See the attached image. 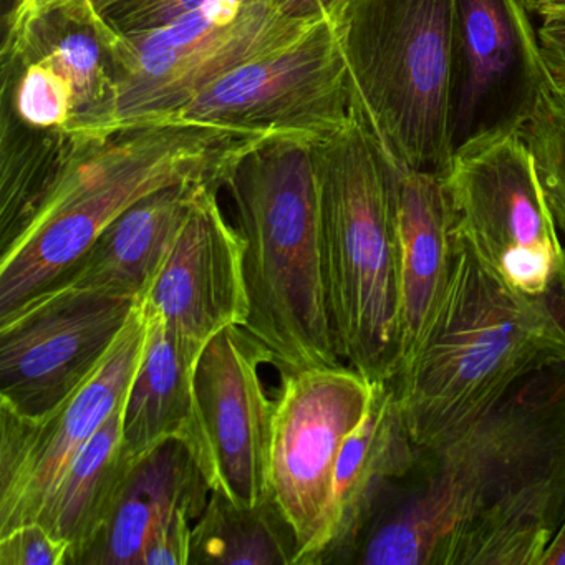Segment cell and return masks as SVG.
<instances>
[{"mask_svg": "<svg viewBox=\"0 0 565 565\" xmlns=\"http://www.w3.org/2000/svg\"><path fill=\"white\" fill-rule=\"evenodd\" d=\"M299 539L276 499L243 508L211 492L191 532L190 565H296Z\"/></svg>", "mask_w": 565, "mask_h": 565, "instance_id": "cell-22", "label": "cell"}, {"mask_svg": "<svg viewBox=\"0 0 565 565\" xmlns=\"http://www.w3.org/2000/svg\"><path fill=\"white\" fill-rule=\"evenodd\" d=\"M565 518V363L468 428L418 448L337 565H539Z\"/></svg>", "mask_w": 565, "mask_h": 565, "instance_id": "cell-1", "label": "cell"}, {"mask_svg": "<svg viewBox=\"0 0 565 565\" xmlns=\"http://www.w3.org/2000/svg\"><path fill=\"white\" fill-rule=\"evenodd\" d=\"M519 2L524 6V9L529 14L535 15L537 14L539 9H541V6L544 4L545 0H519Z\"/></svg>", "mask_w": 565, "mask_h": 565, "instance_id": "cell-33", "label": "cell"}, {"mask_svg": "<svg viewBox=\"0 0 565 565\" xmlns=\"http://www.w3.org/2000/svg\"><path fill=\"white\" fill-rule=\"evenodd\" d=\"M269 350L243 326L221 330L201 350L193 375V416L186 445L211 491L254 508L270 492V445L276 402L260 366Z\"/></svg>", "mask_w": 565, "mask_h": 565, "instance_id": "cell-10", "label": "cell"}, {"mask_svg": "<svg viewBox=\"0 0 565 565\" xmlns=\"http://www.w3.org/2000/svg\"><path fill=\"white\" fill-rule=\"evenodd\" d=\"M332 24L356 117L399 170L445 173L455 0H343Z\"/></svg>", "mask_w": 565, "mask_h": 565, "instance_id": "cell-6", "label": "cell"}, {"mask_svg": "<svg viewBox=\"0 0 565 565\" xmlns=\"http://www.w3.org/2000/svg\"><path fill=\"white\" fill-rule=\"evenodd\" d=\"M135 462L124 445L121 405L75 456L35 519L71 545V565L104 527Z\"/></svg>", "mask_w": 565, "mask_h": 565, "instance_id": "cell-21", "label": "cell"}, {"mask_svg": "<svg viewBox=\"0 0 565 565\" xmlns=\"http://www.w3.org/2000/svg\"><path fill=\"white\" fill-rule=\"evenodd\" d=\"M147 332L141 300L97 372L52 412L31 418L0 405V535L38 519L75 456L124 405Z\"/></svg>", "mask_w": 565, "mask_h": 565, "instance_id": "cell-13", "label": "cell"}, {"mask_svg": "<svg viewBox=\"0 0 565 565\" xmlns=\"http://www.w3.org/2000/svg\"><path fill=\"white\" fill-rule=\"evenodd\" d=\"M274 399L270 492L299 539L306 565L322 537L337 461L362 422L373 382L345 363L280 373Z\"/></svg>", "mask_w": 565, "mask_h": 565, "instance_id": "cell-11", "label": "cell"}, {"mask_svg": "<svg viewBox=\"0 0 565 565\" xmlns=\"http://www.w3.org/2000/svg\"><path fill=\"white\" fill-rule=\"evenodd\" d=\"M539 565H565V518L552 541L548 542Z\"/></svg>", "mask_w": 565, "mask_h": 565, "instance_id": "cell-31", "label": "cell"}, {"mask_svg": "<svg viewBox=\"0 0 565 565\" xmlns=\"http://www.w3.org/2000/svg\"><path fill=\"white\" fill-rule=\"evenodd\" d=\"M2 107L38 130H65L77 114V94L71 78L41 55L2 57Z\"/></svg>", "mask_w": 565, "mask_h": 565, "instance_id": "cell-23", "label": "cell"}, {"mask_svg": "<svg viewBox=\"0 0 565 565\" xmlns=\"http://www.w3.org/2000/svg\"><path fill=\"white\" fill-rule=\"evenodd\" d=\"M211 492L190 446L163 443L135 462L114 511L75 565H140L154 529L181 511L200 518Z\"/></svg>", "mask_w": 565, "mask_h": 565, "instance_id": "cell-19", "label": "cell"}, {"mask_svg": "<svg viewBox=\"0 0 565 565\" xmlns=\"http://www.w3.org/2000/svg\"><path fill=\"white\" fill-rule=\"evenodd\" d=\"M313 141L267 138L227 171L246 241V327L280 373L339 365L330 317Z\"/></svg>", "mask_w": 565, "mask_h": 565, "instance_id": "cell-4", "label": "cell"}, {"mask_svg": "<svg viewBox=\"0 0 565 565\" xmlns=\"http://www.w3.org/2000/svg\"><path fill=\"white\" fill-rule=\"evenodd\" d=\"M196 519L190 512H178L154 529L141 554L140 565H190L191 532Z\"/></svg>", "mask_w": 565, "mask_h": 565, "instance_id": "cell-27", "label": "cell"}, {"mask_svg": "<svg viewBox=\"0 0 565 565\" xmlns=\"http://www.w3.org/2000/svg\"><path fill=\"white\" fill-rule=\"evenodd\" d=\"M217 186H206L145 296L174 333L203 349L221 330L246 326V241L224 216Z\"/></svg>", "mask_w": 565, "mask_h": 565, "instance_id": "cell-15", "label": "cell"}, {"mask_svg": "<svg viewBox=\"0 0 565 565\" xmlns=\"http://www.w3.org/2000/svg\"><path fill=\"white\" fill-rule=\"evenodd\" d=\"M145 309L147 343L124 403V445L135 461L170 439L186 441L194 366L203 350L174 333L147 302Z\"/></svg>", "mask_w": 565, "mask_h": 565, "instance_id": "cell-20", "label": "cell"}, {"mask_svg": "<svg viewBox=\"0 0 565 565\" xmlns=\"http://www.w3.org/2000/svg\"><path fill=\"white\" fill-rule=\"evenodd\" d=\"M545 203L565 236V97L547 85L521 128Z\"/></svg>", "mask_w": 565, "mask_h": 565, "instance_id": "cell-24", "label": "cell"}, {"mask_svg": "<svg viewBox=\"0 0 565 565\" xmlns=\"http://www.w3.org/2000/svg\"><path fill=\"white\" fill-rule=\"evenodd\" d=\"M206 186L216 184L186 181L148 194L111 223L78 263L42 292L95 290L145 299L194 201Z\"/></svg>", "mask_w": 565, "mask_h": 565, "instance_id": "cell-16", "label": "cell"}, {"mask_svg": "<svg viewBox=\"0 0 565 565\" xmlns=\"http://www.w3.org/2000/svg\"><path fill=\"white\" fill-rule=\"evenodd\" d=\"M319 22L287 0H211L157 31L121 38L110 98L71 135L163 124L224 75L292 44Z\"/></svg>", "mask_w": 565, "mask_h": 565, "instance_id": "cell-7", "label": "cell"}, {"mask_svg": "<svg viewBox=\"0 0 565 565\" xmlns=\"http://www.w3.org/2000/svg\"><path fill=\"white\" fill-rule=\"evenodd\" d=\"M61 11H81L85 14L102 18L90 0H19L12 14L9 15L6 29L4 49L15 47L24 41L25 35L41 19Z\"/></svg>", "mask_w": 565, "mask_h": 565, "instance_id": "cell-28", "label": "cell"}, {"mask_svg": "<svg viewBox=\"0 0 565 565\" xmlns=\"http://www.w3.org/2000/svg\"><path fill=\"white\" fill-rule=\"evenodd\" d=\"M327 290L343 363L386 382L402 363L399 170L356 117L313 141Z\"/></svg>", "mask_w": 565, "mask_h": 565, "instance_id": "cell-5", "label": "cell"}, {"mask_svg": "<svg viewBox=\"0 0 565 565\" xmlns=\"http://www.w3.org/2000/svg\"><path fill=\"white\" fill-rule=\"evenodd\" d=\"M90 2L92 6H94L95 11H97L98 14L102 15V12H104L105 9H107L108 6H110L111 2H114V0H90Z\"/></svg>", "mask_w": 565, "mask_h": 565, "instance_id": "cell-34", "label": "cell"}, {"mask_svg": "<svg viewBox=\"0 0 565 565\" xmlns=\"http://www.w3.org/2000/svg\"><path fill=\"white\" fill-rule=\"evenodd\" d=\"M519 0H455L449 145L521 130L548 77L539 31Z\"/></svg>", "mask_w": 565, "mask_h": 565, "instance_id": "cell-14", "label": "cell"}, {"mask_svg": "<svg viewBox=\"0 0 565 565\" xmlns=\"http://www.w3.org/2000/svg\"><path fill=\"white\" fill-rule=\"evenodd\" d=\"M537 31L548 84L565 97V19L542 21Z\"/></svg>", "mask_w": 565, "mask_h": 565, "instance_id": "cell-29", "label": "cell"}, {"mask_svg": "<svg viewBox=\"0 0 565 565\" xmlns=\"http://www.w3.org/2000/svg\"><path fill=\"white\" fill-rule=\"evenodd\" d=\"M211 0H114L102 18L121 38L164 28Z\"/></svg>", "mask_w": 565, "mask_h": 565, "instance_id": "cell-25", "label": "cell"}, {"mask_svg": "<svg viewBox=\"0 0 565 565\" xmlns=\"http://www.w3.org/2000/svg\"><path fill=\"white\" fill-rule=\"evenodd\" d=\"M396 233L403 363L441 303L458 257V233L441 173L402 170Z\"/></svg>", "mask_w": 565, "mask_h": 565, "instance_id": "cell-18", "label": "cell"}, {"mask_svg": "<svg viewBox=\"0 0 565 565\" xmlns=\"http://www.w3.org/2000/svg\"><path fill=\"white\" fill-rule=\"evenodd\" d=\"M458 239L445 297L392 379L418 448L441 445L522 380L565 363V297L514 292Z\"/></svg>", "mask_w": 565, "mask_h": 565, "instance_id": "cell-3", "label": "cell"}, {"mask_svg": "<svg viewBox=\"0 0 565 565\" xmlns=\"http://www.w3.org/2000/svg\"><path fill=\"white\" fill-rule=\"evenodd\" d=\"M290 8L313 21H332L343 0H287Z\"/></svg>", "mask_w": 565, "mask_h": 565, "instance_id": "cell-30", "label": "cell"}, {"mask_svg": "<svg viewBox=\"0 0 565 565\" xmlns=\"http://www.w3.org/2000/svg\"><path fill=\"white\" fill-rule=\"evenodd\" d=\"M443 180L456 233L486 269L522 296L565 297V244L521 130L459 148Z\"/></svg>", "mask_w": 565, "mask_h": 565, "instance_id": "cell-8", "label": "cell"}, {"mask_svg": "<svg viewBox=\"0 0 565 565\" xmlns=\"http://www.w3.org/2000/svg\"><path fill=\"white\" fill-rule=\"evenodd\" d=\"M143 299L95 290H47L0 317V405L45 415L104 362Z\"/></svg>", "mask_w": 565, "mask_h": 565, "instance_id": "cell-12", "label": "cell"}, {"mask_svg": "<svg viewBox=\"0 0 565 565\" xmlns=\"http://www.w3.org/2000/svg\"><path fill=\"white\" fill-rule=\"evenodd\" d=\"M72 548L41 522L0 535V565H71Z\"/></svg>", "mask_w": 565, "mask_h": 565, "instance_id": "cell-26", "label": "cell"}, {"mask_svg": "<svg viewBox=\"0 0 565 565\" xmlns=\"http://www.w3.org/2000/svg\"><path fill=\"white\" fill-rule=\"evenodd\" d=\"M257 141L181 124L71 135L34 213L0 249V317L64 276L111 223L148 194L186 181L223 188L236 158Z\"/></svg>", "mask_w": 565, "mask_h": 565, "instance_id": "cell-2", "label": "cell"}, {"mask_svg": "<svg viewBox=\"0 0 565 565\" xmlns=\"http://www.w3.org/2000/svg\"><path fill=\"white\" fill-rule=\"evenodd\" d=\"M352 117L345 58L332 21H322L292 44L224 75L163 124L221 128L257 140L319 141Z\"/></svg>", "mask_w": 565, "mask_h": 565, "instance_id": "cell-9", "label": "cell"}, {"mask_svg": "<svg viewBox=\"0 0 565 565\" xmlns=\"http://www.w3.org/2000/svg\"><path fill=\"white\" fill-rule=\"evenodd\" d=\"M415 458L392 380L373 382L369 408L340 451L326 529L306 565H335L380 489L405 475Z\"/></svg>", "mask_w": 565, "mask_h": 565, "instance_id": "cell-17", "label": "cell"}, {"mask_svg": "<svg viewBox=\"0 0 565 565\" xmlns=\"http://www.w3.org/2000/svg\"><path fill=\"white\" fill-rule=\"evenodd\" d=\"M535 15H539L542 21L565 19V0H545Z\"/></svg>", "mask_w": 565, "mask_h": 565, "instance_id": "cell-32", "label": "cell"}]
</instances>
